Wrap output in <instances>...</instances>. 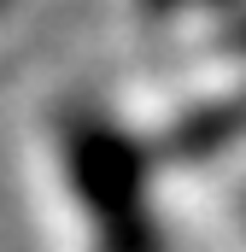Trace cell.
I'll list each match as a JSON object with an SVG mask.
<instances>
[{
  "label": "cell",
  "mask_w": 246,
  "mask_h": 252,
  "mask_svg": "<svg viewBox=\"0 0 246 252\" xmlns=\"http://www.w3.org/2000/svg\"><path fill=\"white\" fill-rule=\"evenodd\" d=\"M59 170L94 229V252H164V229L153 211V158L129 124L100 106L64 112Z\"/></svg>",
  "instance_id": "cell-1"
},
{
  "label": "cell",
  "mask_w": 246,
  "mask_h": 252,
  "mask_svg": "<svg viewBox=\"0 0 246 252\" xmlns=\"http://www.w3.org/2000/svg\"><path fill=\"white\" fill-rule=\"evenodd\" d=\"M217 6H235V0H147V12H158V18H182V12H217Z\"/></svg>",
  "instance_id": "cell-2"
},
{
  "label": "cell",
  "mask_w": 246,
  "mask_h": 252,
  "mask_svg": "<svg viewBox=\"0 0 246 252\" xmlns=\"http://www.w3.org/2000/svg\"><path fill=\"white\" fill-rule=\"evenodd\" d=\"M6 6H12V0H0V12H6Z\"/></svg>",
  "instance_id": "cell-3"
},
{
  "label": "cell",
  "mask_w": 246,
  "mask_h": 252,
  "mask_svg": "<svg viewBox=\"0 0 246 252\" xmlns=\"http://www.w3.org/2000/svg\"><path fill=\"white\" fill-rule=\"evenodd\" d=\"M241 88H246V76H241Z\"/></svg>",
  "instance_id": "cell-4"
}]
</instances>
